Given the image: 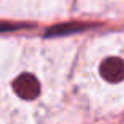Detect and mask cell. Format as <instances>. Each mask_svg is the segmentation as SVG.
Instances as JSON below:
<instances>
[{"mask_svg":"<svg viewBox=\"0 0 124 124\" xmlns=\"http://www.w3.org/2000/svg\"><path fill=\"white\" fill-rule=\"evenodd\" d=\"M101 76L112 83H118L123 80L124 77V63L121 58L118 57H112V58H105L101 64Z\"/></svg>","mask_w":124,"mask_h":124,"instance_id":"cell-2","label":"cell"},{"mask_svg":"<svg viewBox=\"0 0 124 124\" xmlns=\"http://www.w3.org/2000/svg\"><path fill=\"white\" fill-rule=\"evenodd\" d=\"M88 25L82 24V22H68V24H61V25H55V27L49 28L46 31V38H52V36H61L66 33H76V31H82L85 30Z\"/></svg>","mask_w":124,"mask_h":124,"instance_id":"cell-3","label":"cell"},{"mask_svg":"<svg viewBox=\"0 0 124 124\" xmlns=\"http://www.w3.org/2000/svg\"><path fill=\"white\" fill-rule=\"evenodd\" d=\"M13 90L21 99L31 101L39 96V82L33 74H21L13 82Z\"/></svg>","mask_w":124,"mask_h":124,"instance_id":"cell-1","label":"cell"},{"mask_svg":"<svg viewBox=\"0 0 124 124\" xmlns=\"http://www.w3.org/2000/svg\"><path fill=\"white\" fill-rule=\"evenodd\" d=\"M27 27L25 24H9V22H0V31H9V30H19V28Z\"/></svg>","mask_w":124,"mask_h":124,"instance_id":"cell-4","label":"cell"}]
</instances>
